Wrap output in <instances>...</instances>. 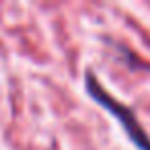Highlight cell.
Returning <instances> with one entry per match:
<instances>
[{
	"mask_svg": "<svg viewBox=\"0 0 150 150\" xmlns=\"http://www.w3.org/2000/svg\"><path fill=\"white\" fill-rule=\"evenodd\" d=\"M84 80H86V91H88V95H91L99 105H103L105 109H109V111L117 117V121H121V125H123L127 138L136 144V148H140V150H150V138L146 136V132H144V127L140 125V121L136 119L134 111H132L129 107H125L123 103H119L117 99H113V97L99 84V80L95 78L93 72H86Z\"/></svg>",
	"mask_w": 150,
	"mask_h": 150,
	"instance_id": "cell-1",
	"label": "cell"
}]
</instances>
